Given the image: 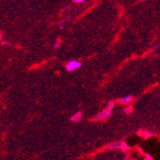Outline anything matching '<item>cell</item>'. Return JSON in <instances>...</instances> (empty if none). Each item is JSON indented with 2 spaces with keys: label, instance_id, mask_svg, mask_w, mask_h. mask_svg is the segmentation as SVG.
Here are the masks:
<instances>
[{
  "label": "cell",
  "instance_id": "52a82bcc",
  "mask_svg": "<svg viewBox=\"0 0 160 160\" xmlns=\"http://www.w3.org/2000/svg\"><path fill=\"white\" fill-rule=\"evenodd\" d=\"M85 0H74V2L75 3H82V2H83Z\"/></svg>",
  "mask_w": 160,
  "mask_h": 160
},
{
  "label": "cell",
  "instance_id": "5b68a950",
  "mask_svg": "<svg viewBox=\"0 0 160 160\" xmlns=\"http://www.w3.org/2000/svg\"><path fill=\"white\" fill-rule=\"evenodd\" d=\"M131 110H132V108H131V107H127L126 109H125V111H126V114H130V113L132 112Z\"/></svg>",
  "mask_w": 160,
  "mask_h": 160
},
{
  "label": "cell",
  "instance_id": "277c9868",
  "mask_svg": "<svg viewBox=\"0 0 160 160\" xmlns=\"http://www.w3.org/2000/svg\"><path fill=\"white\" fill-rule=\"evenodd\" d=\"M82 112H78L77 114H75L74 116H72L71 117V121H79L81 118H82Z\"/></svg>",
  "mask_w": 160,
  "mask_h": 160
},
{
  "label": "cell",
  "instance_id": "8992f818",
  "mask_svg": "<svg viewBox=\"0 0 160 160\" xmlns=\"http://www.w3.org/2000/svg\"><path fill=\"white\" fill-rule=\"evenodd\" d=\"M59 46H60V40L58 39V41L56 42V44H55V48H58Z\"/></svg>",
  "mask_w": 160,
  "mask_h": 160
},
{
  "label": "cell",
  "instance_id": "7a4b0ae2",
  "mask_svg": "<svg viewBox=\"0 0 160 160\" xmlns=\"http://www.w3.org/2000/svg\"><path fill=\"white\" fill-rule=\"evenodd\" d=\"M113 106H114V102H110L107 109L105 111H103V112H101L100 114L97 115L95 117V120H103V119H106V118H108L110 116V114H111V109H112Z\"/></svg>",
  "mask_w": 160,
  "mask_h": 160
},
{
  "label": "cell",
  "instance_id": "3957f363",
  "mask_svg": "<svg viewBox=\"0 0 160 160\" xmlns=\"http://www.w3.org/2000/svg\"><path fill=\"white\" fill-rule=\"evenodd\" d=\"M133 100H134V97L132 95H126V96L121 97V98H120V102L123 103V104H129Z\"/></svg>",
  "mask_w": 160,
  "mask_h": 160
},
{
  "label": "cell",
  "instance_id": "6da1fadb",
  "mask_svg": "<svg viewBox=\"0 0 160 160\" xmlns=\"http://www.w3.org/2000/svg\"><path fill=\"white\" fill-rule=\"evenodd\" d=\"M82 66V63L78 60H71L69 61L67 65H66V70L68 72H72V71H76Z\"/></svg>",
  "mask_w": 160,
  "mask_h": 160
}]
</instances>
